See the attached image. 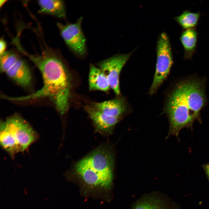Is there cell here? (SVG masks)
I'll list each match as a JSON object with an SVG mask.
<instances>
[{
  "label": "cell",
  "instance_id": "cell-3",
  "mask_svg": "<svg viewBox=\"0 0 209 209\" xmlns=\"http://www.w3.org/2000/svg\"><path fill=\"white\" fill-rule=\"evenodd\" d=\"M114 159L109 149L98 148L76 163L75 171L88 185L107 189L113 181Z\"/></svg>",
  "mask_w": 209,
  "mask_h": 209
},
{
  "label": "cell",
  "instance_id": "cell-15",
  "mask_svg": "<svg viewBox=\"0 0 209 209\" xmlns=\"http://www.w3.org/2000/svg\"><path fill=\"white\" fill-rule=\"evenodd\" d=\"M200 16L199 13L185 10L175 19L183 28L188 29L192 28L197 25Z\"/></svg>",
  "mask_w": 209,
  "mask_h": 209
},
{
  "label": "cell",
  "instance_id": "cell-13",
  "mask_svg": "<svg viewBox=\"0 0 209 209\" xmlns=\"http://www.w3.org/2000/svg\"><path fill=\"white\" fill-rule=\"evenodd\" d=\"M37 3L40 8L39 13L48 14L62 19L66 18V9L63 1L39 0Z\"/></svg>",
  "mask_w": 209,
  "mask_h": 209
},
{
  "label": "cell",
  "instance_id": "cell-6",
  "mask_svg": "<svg viewBox=\"0 0 209 209\" xmlns=\"http://www.w3.org/2000/svg\"><path fill=\"white\" fill-rule=\"evenodd\" d=\"M83 17L74 23H57L61 35L67 46L75 55L83 57L87 53L86 41L81 28Z\"/></svg>",
  "mask_w": 209,
  "mask_h": 209
},
{
  "label": "cell",
  "instance_id": "cell-17",
  "mask_svg": "<svg viewBox=\"0 0 209 209\" xmlns=\"http://www.w3.org/2000/svg\"><path fill=\"white\" fill-rule=\"evenodd\" d=\"M7 47V44L5 40L1 38L0 40V54H2L6 51Z\"/></svg>",
  "mask_w": 209,
  "mask_h": 209
},
{
  "label": "cell",
  "instance_id": "cell-4",
  "mask_svg": "<svg viewBox=\"0 0 209 209\" xmlns=\"http://www.w3.org/2000/svg\"><path fill=\"white\" fill-rule=\"evenodd\" d=\"M0 128L16 154L25 151L39 138L30 124L18 114L1 120Z\"/></svg>",
  "mask_w": 209,
  "mask_h": 209
},
{
  "label": "cell",
  "instance_id": "cell-9",
  "mask_svg": "<svg viewBox=\"0 0 209 209\" xmlns=\"http://www.w3.org/2000/svg\"><path fill=\"white\" fill-rule=\"evenodd\" d=\"M131 209H172L171 203L162 193L153 192L143 195L133 205Z\"/></svg>",
  "mask_w": 209,
  "mask_h": 209
},
{
  "label": "cell",
  "instance_id": "cell-18",
  "mask_svg": "<svg viewBox=\"0 0 209 209\" xmlns=\"http://www.w3.org/2000/svg\"><path fill=\"white\" fill-rule=\"evenodd\" d=\"M202 166L209 180V163L203 165Z\"/></svg>",
  "mask_w": 209,
  "mask_h": 209
},
{
  "label": "cell",
  "instance_id": "cell-19",
  "mask_svg": "<svg viewBox=\"0 0 209 209\" xmlns=\"http://www.w3.org/2000/svg\"><path fill=\"white\" fill-rule=\"evenodd\" d=\"M7 1L6 0H1L0 1V7H1Z\"/></svg>",
  "mask_w": 209,
  "mask_h": 209
},
{
  "label": "cell",
  "instance_id": "cell-14",
  "mask_svg": "<svg viewBox=\"0 0 209 209\" xmlns=\"http://www.w3.org/2000/svg\"><path fill=\"white\" fill-rule=\"evenodd\" d=\"M197 33L194 29H187L181 33L180 40L184 49V58L190 59L194 52L197 40Z\"/></svg>",
  "mask_w": 209,
  "mask_h": 209
},
{
  "label": "cell",
  "instance_id": "cell-7",
  "mask_svg": "<svg viewBox=\"0 0 209 209\" xmlns=\"http://www.w3.org/2000/svg\"><path fill=\"white\" fill-rule=\"evenodd\" d=\"M131 53L116 55L101 61L97 65L107 77L111 89L118 96L120 95L119 75Z\"/></svg>",
  "mask_w": 209,
  "mask_h": 209
},
{
  "label": "cell",
  "instance_id": "cell-11",
  "mask_svg": "<svg viewBox=\"0 0 209 209\" xmlns=\"http://www.w3.org/2000/svg\"><path fill=\"white\" fill-rule=\"evenodd\" d=\"M86 111L98 130L104 132L111 131L120 118L108 116L92 107H85Z\"/></svg>",
  "mask_w": 209,
  "mask_h": 209
},
{
  "label": "cell",
  "instance_id": "cell-10",
  "mask_svg": "<svg viewBox=\"0 0 209 209\" xmlns=\"http://www.w3.org/2000/svg\"><path fill=\"white\" fill-rule=\"evenodd\" d=\"M90 105L108 116L120 118L127 111L125 101L121 97L102 102H92Z\"/></svg>",
  "mask_w": 209,
  "mask_h": 209
},
{
  "label": "cell",
  "instance_id": "cell-8",
  "mask_svg": "<svg viewBox=\"0 0 209 209\" xmlns=\"http://www.w3.org/2000/svg\"><path fill=\"white\" fill-rule=\"evenodd\" d=\"M3 73L23 88H29L32 84V75L30 67L24 60L19 57Z\"/></svg>",
  "mask_w": 209,
  "mask_h": 209
},
{
  "label": "cell",
  "instance_id": "cell-1",
  "mask_svg": "<svg viewBox=\"0 0 209 209\" xmlns=\"http://www.w3.org/2000/svg\"><path fill=\"white\" fill-rule=\"evenodd\" d=\"M20 51L27 56L40 71L43 85L38 91L30 94L17 97H9L8 100L24 101L48 98L53 103L61 114L69 107L72 80L67 68L58 53L47 49L41 54L33 55L23 48Z\"/></svg>",
  "mask_w": 209,
  "mask_h": 209
},
{
  "label": "cell",
  "instance_id": "cell-12",
  "mask_svg": "<svg viewBox=\"0 0 209 209\" xmlns=\"http://www.w3.org/2000/svg\"><path fill=\"white\" fill-rule=\"evenodd\" d=\"M88 77L89 87L90 91H108L110 89L108 80L98 67L91 64Z\"/></svg>",
  "mask_w": 209,
  "mask_h": 209
},
{
  "label": "cell",
  "instance_id": "cell-16",
  "mask_svg": "<svg viewBox=\"0 0 209 209\" xmlns=\"http://www.w3.org/2000/svg\"><path fill=\"white\" fill-rule=\"evenodd\" d=\"M18 58L17 55L12 51H6L0 55V67L1 71L3 73Z\"/></svg>",
  "mask_w": 209,
  "mask_h": 209
},
{
  "label": "cell",
  "instance_id": "cell-5",
  "mask_svg": "<svg viewBox=\"0 0 209 209\" xmlns=\"http://www.w3.org/2000/svg\"><path fill=\"white\" fill-rule=\"evenodd\" d=\"M173 63L168 38L165 33L161 34L157 42L156 71L149 93H155L168 75Z\"/></svg>",
  "mask_w": 209,
  "mask_h": 209
},
{
  "label": "cell",
  "instance_id": "cell-2",
  "mask_svg": "<svg viewBox=\"0 0 209 209\" xmlns=\"http://www.w3.org/2000/svg\"><path fill=\"white\" fill-rule=\"evenodd\" d=\"M206 102L204 79L191 77L178 82L171 93L166 106L165 111L169 122L166 138L171 135L178 138L182 129L192 128L196 120L201 123V111Z\"/></svg>",
  "mask_w": 209,
  "mask_h": 209
}]
</instances>
